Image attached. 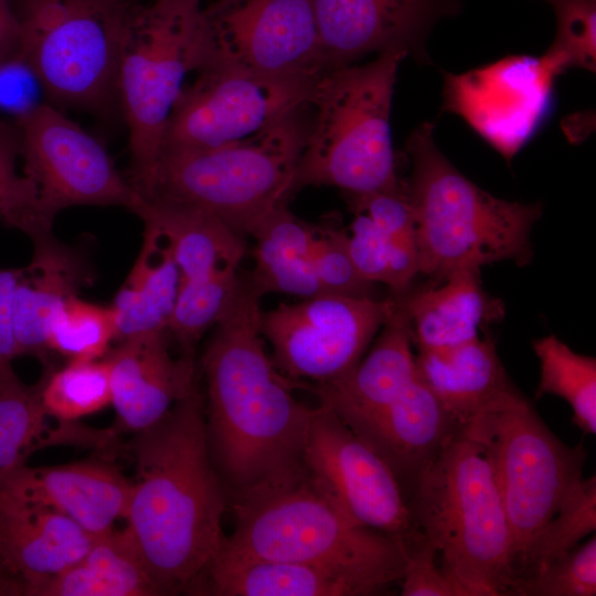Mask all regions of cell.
<instances>
[{"instance_id":"cell-1","label":"cell","mask_w":596,"mask_h":596,"mask_svg":"<svg viewBox=\"0 0 596 596\" xmlns=\"http://www.w3.org/2000/svg\"><path fill=\"white\" fill-rule=\"evenodd\" d=\"M259 297L241 280L202 356L211 456L232 497L291 478L317 406L276 368L260 331Z\"/></svg>"},{"instance_id":"cell-2","label":"cell","mask_w":596,"mask_h":596,"mask_svg":"<svg viewBox=\"0 0 596 596\" xmlns=\"http://www.w3.org/2000/svg\"><path fill=\"white\" fill-rule=\"evenodd\" d=\"M136 434L126 529L158 595L185 592L225 539L227 503L198 386Z\"/></svg>"},{"instance_id":"cell-3","label":"cell","mask_w":596,"mask_h":596,"mask_svg":"<svg viewBox=\"0 0 596 596\" xmlns=\"http://www.w3.org/2000/svg\"><path fill=\"white\" fill-rule=\"evenodd\" d=\"M234 529L221 549L254 557L317 564L355 582L365 596L398 585L404 541L354 523L306 469L232 497Z\"/></svg>"},{"instance_id":"cell-4","label":"cell","mask_w":596,"mask_h":596,"mask_svg":"<svg viewBox=\"0 0 596 596\" xmlns=\"http://www.w3.org/2000/svg\"><path fill=\"white\" fill-rule=\"evenodd\" d=\"M425 121L408 136L411 173L403 181L416 225L419 274L438 283L460 269L531 262V232L541 203L497 198L458 171L438 149Z\"/></svg>"},{"instance_id":"cell-5","label":"cell","mask_w":596,"mask_h":596,"mask_svg":"<svg viewBox=\"0 0 596 596\" xmlns=\"http://www.w3.org/2000/svg\"><path fill=\"white\" fill-rule=\"evenodd\" d=\"M407 505L458 596H508V518L486 449L464 426L448 436Z\"/></svg>"},{"instance_id":"cell-6","label":"cell","mask_w":596,"mask_h":596,"mask_svg":"<svg viewBox=\"0 0 596 596\" xmlns=\"http://www.w3.org/2000/svg\"><path fill=\"white\" fill-rule=\"evenodd\" d=\"M406 56V51L389 50L318 77L294 193L305 187H334L347 194L401 187L390 120L397 71Z\"/></svg>"},{"instance_id":"cell-7","label":"cell","mask_w":596,"mask_h":596,"mask_svg":"<svg viewBox=\"0 0 596 596\" xmlns=\"http://www.w3.org/2000/svg\"><path fill=\"white\" fill-rule=\"evenodd\" d=\"M304 110L240 142L162 150L131 185L145 200L191 206L251 235L294 193L308 124Z\"/></svg>"},{"instance_id":"cell-8","label":"cell","mask_w":596,"mask_h":596,"mask_svg":"<svg viewBox=\"0 0 596 596\" xmlns=\"http://www.w3.org/2000/svg\"><path fill=\"white\" fill-rule=\"evenodd\" d=\"M201 8V0H150L130 14L116 74L129 131L130 184L156 162L184 79L202 66Z\"/></svg>"},{"instance_id":"cell-9","label":"cell","mask_w":596,"mask_h":596,"mask_svg":"<svg viewBox=\"0 0 596 596\" xmlns=\"http://www.w3.org/2000/svg\"><path fill=\"white\" fill-rule=\"evenodd\" d=\"M461 426L491 464L512 535L514 578L529 543L583 479L584 446L557 438L514 385Z\"/></svg>"},{"instance_id":"cell-10","label":"cell","mask_w":596,"mask_h":596,"mask_svg":"<svg viewBox=\"0 0 596 596\" xmlns=\"http://www.w3.org/2000/svg\"><path fill=\"white\" fill-rule=\"evenodd\" d=\"M135 0H19L17 57L53 105L102 108L116 96L120 46Z\"/></svg>"},{"instance_id":"cell-11","label":"cell","mask_w":596,"mask_h":596,"mask_svg":"<svg viewBox=\"0 0 596 596\" xmlns=\"http://www.w3.org/2000/svg\"><path fill=\"white\" fill-rule=\"evenodd\" d=\"M395 307V299L319 294L280 302L260 316V331L289 380L321 385L347 376Z\"/></svg>"},{"instance_id":"cell-12","label":"cell","mask_w":596,"mask_h":596,"mask_svg":"<svg viewBox=\"0 0 596 596\" xmlns=\"http://www.w3.org/2000/svg\"><path fill=\"white\" fill-rule=\"evenodd\" d=\"M201 15L200 70L279 78L327 71L312 0H214Z\"/></svg>"},{"instance_id":"cell-13","label":"cell","mask_w":596,"mask_h":596,"mask_svg":"<svg viewBox=\"0 0 596 596\" xmlns=\"http://www.w3.org/2000/svg\"><path fill=\"white\" fill-rule=\"evenodd\" d=\"M195 73L171 113L161 151L253 138L306 109L319 77H264L210 67Z\"/></svg>"},{"instance_id":"cell-14","label":"cell","mask_w":596,"mask_h":596,"mask_svg":"<svg viewBox=\"0 0 596 596\" xmlns=\"http://www.w3.org/2000/svg\"><path fill=\"white\" fill-rule=\"evenodd\" d=\"M23 174L51 222L76 205L124 206L141 198L116 169L105 147L53 104H38L17 117Z\"/></svg>"},{"instance_id":"cell-15","label":"cell","mask_w":596,"mask_h":596,"mask_svg":"<svg viewBox=\"0 0 596 596\" xmlns=\"http://www.w3.org/2000/svg\"><path fill=\"white\" fill-rule=\"evenodd\" d=\"M302 462L313 482L354 523L401 540L416 531L392 470L320 403L308 428Z\"/></svg>"},{"instance_id":"cell-16","label":"cell","mask_w":596,"mask_h":596,"mask_svg":"<svg viewBox=\"0 0 596 596\" xmlns=\"http://www.w3.org/2000/svg\"><path fill=\"white\" fill-rule=\"evenodd\" d=\"M558 75L544 55H510L445 73L443 109L464 119L510 163L545 119Z\"/></svg>"},{"instance_id":"cell-17","label":"cell","mask_w":596,"mask_h":596,"mask_svg":"<svg viewBox=\"0 0 596 596\" xmlns=\"http://www.w3.org/2000/svg\"><path fill=\"white\" fill-rule=\"evenodd\" d=\"M327 70L360 57L403 50L429 63L433 26L459 12V0H312Z\"/></svg>"},{"instance_id":"cell-18","label":"cell","mask_w":596,"mask_h":596,"mask_svg":"<svg viewBox=\"0 0 596 596\" xmlns=\"http://www.w3.org/2000/svg\"><path fill=\"white\" fill-rule=\"evenodd\" d=\"M168 331L129 338L105 355L117 426L138 433L198 385L193 353L173 354Z\"/></svg>"},{"instance_id":"cell-19","label":"cell","mask_w":596,"mask_h":596,"mask_svg":"<svg viewBox=\"0 0 596 596\" xmlns=\"http://www.w3.org/2000/svg\"><path fill=\"white\" fill-rule=\"evenodd\" d=\"M131 481L115 467L81 461L54 467L21 466L0 479V493L62 513L94 536L125 519Z\"/></svg>"},{"instance_id":"cell-20","label":"cell","mask_w":596,"mask_h":596,"mask_svg":"<svg viewBox=\"0 0 596 596\" xmlns=\"http://www.w3.org/2000/svg\"><path fill=\"white\" fill-rule=\"evenodd\" d=\"M458 425L417 372L393 403L348 426L385 461L407 502Z\"/></svg>"},{"instance_id":"cell-21","label":"cell","mask_w":596,"mask_h":596,"mask_svg":"<svg viewBox=\"0 0 596 596\" xmlns=\"http://www.w3.org/2000/svg\"><path fill=\"white\" fill-rule=\"evenodd\" d=\"M95 536L50 508L0 493V570L19 595L34 589L77 562Z\"/></svg>"},{"instance_id":"cell-22","label":"cell","mask_w":596,"mask_h":596,"mask_svg":"<svg viewBox=\"0 0 596 596\" xmlns=\"http://www.w3.org/2000/svg\"><path fill=\"white\" fill-rule=\"evenodd\" d=\"M379 332L370 351L347 376L328 384L305 386L347 425L382 411L417 376L412 331L400 298L395 299V307Z\"/></svg>"},{"instance_id":"cell-23","label":"cell","mask_w":596,"mask_h":596,"mask_svg":"<svg viewBox=\"0 0 596 596\" xmlns=\"http://www.w3.org/2000/svg\"><path fill=\"white\" fill-rule=\"evenodd\" d=\"M400 296L417 353H440L473 341L504 313L502 302L483 289L480 269H460Z\"/></svg>"},{"instance_id":"cell-24","label":"cell","mask_w":596,"mask_h":596,"mask_svg":"<svg viewBox=\"0 0 596 596\" xmlns=\"http://www.w3.org/2000/svg\"><path fill=\"white\" fill-rule=\"evenodd\" d=\"M32 242V258L19 269L14 289L13 331L19 355L35 356L49 365V323L92 278L82 256L52 233Z\"/></svg>"},{"instance_id":"cell-25","label":"cell","mask_w":596,"mask_h":596,"mask_svg":"<svg viewBox=\"0 0 596 596\" xmlns=\"http://www.w3.org/2000/svg\"><path fill=\"white\" fill-rule=\"evenodd\" d=\"M187 592L215 596H365L338 571L219 549Z\"/></svg>"},{"instance_id":"cell-26","label":"cell","mask_w":596,"mask_h":596,"mask_svg":"<svg viewBox=\"0 0 596 596\" xmlns=\"http://www.w3.org/2000/svg\"><path fill=\"white\" fill-rule=\"evenodd\" d=\"M143 223L139 254L110 307L116 341L168 331L180 273L170 241L156 225Z\"/></svg>"},{"instance_id":"cell-27","label":"cell","mask_w":596,"mask_h":596,"mask_svg":"<svg viewBox=\"0 0 596 596\" xmlns=\"http://www.w3.org/2000/svg\"><path fill=\"white\" fill-rule=\"evenodd\" d=\"M416 365L419 376L459 425L513 386L489 336L440 353H417Z\"/></svg>"},{"instance_id":"cell-28","label":"cell","mask_w":596,"mask_h":596,"mask_svg":"<svg viewBox=\"0 0 596 596\" xmlns=\"http://www.w3.org/2000/svg\"><path fill=\"white\" fill-rule=\"evenodd\" d=\"M134 213L166 234L179 268L180 281L237 270L245 255L244 236L203 211L141 198Z\"/></svg>"},{"instance_id":"cell-29","label":"cell","mask_w":596,"mask_h":596,"mask_svg":"<svg viewBox=\"0 0 596 596\" xmlns=\"http://www.w3.org/2000/svg\"><path fill=\"white\" fill-rule=\"evenodd\" d=\"M312 228L283 204L253 231L255 266L247 283L258 297L280 292L305 299L323 294L311 260Z\"/></svg>"},{"instance_id":"cell-30","label":"cell","mask_w":596,"mask_h":596,"mask_svg":"<svg viewBox=\"0 0 596 596\" xmlns=\"http://www.w3.org/2000/svg\"><path fill=\"white\" fill-rule=\"evenodd\" d=\"M158 595L127 529L95 536L73 565L36 587L32 596Z\"/></svg>"},{"instance_id":"cell-31","label":"cell","mask_w":596,"mask_h":596,"mask_svg":"<svg viewBox=\"0 0 596 596\" xmlns=\"http://www.w3.org/2000/svg\"><path fill=\"white\" fill-rule=\"evenodd\" d=\"M540 362L535 396L555 395L572 408V423L584 434H596V360L574 352L555 336L533 342Z\"/></svg>"},{"instance_id":"cell-32","label":"cell","mask_w":596,"mask_h":596,"mask_svg":"<svg viewBox=\"0 0 596 596\" xmlns=\"http://www.w3.org/2000/svg\"><path fill=\"white\" fill-rule=\"evenodd\" d=\"M595 530L596 478L592 476L579 481L556 514L529 543L517 565L511 586L562 558Z\"/></svg>"},{"instance_id":"cell-33","label":"cell","mask_w":596,"mask_h":596,"mask_svg":"<svg viewBox=\"0 0 596 596\" xmlns=\"http://www.w3.org/2000/svg\"><path fill=\"white\" fill-rule=\"evenodd\" d=\"M347 230L350 257L359 274L371 284H383L403 295L419 274L416 246L402 243L377 227L362 212L353 211Z\"/></svg>"},{"instance_id":"cell-34","label":"cell","mask_w":596,"mask_h":596,"mask_svg":"<svg viewBox=\"0 0 596 596\" xmlns=\"http://www.w3.org/2000/svg\"><path fill=\"white\" fill-rule=\"evenodd\" d=\"M40 382L46 414L62 423L99 412L111 402L109 364L105 356L68 361L58 370H46Z\"/></svg>"},{"instance_id":"cell-35","label":"cell","mask_w":596,"mask_h":596,"mask_svg":"<svg viewBox=\"0 0 596 596\" xmlns=\"http://www.w3.org/2000/svg\"><path fill=\"white\" fill-rule=\"evenodd\" d=\"M116 341V322L110 306L82 299H67L52 317L46 334L47 348L68 361L104 358Z\"/></svg>"},{"instance_id":"cell-36","label":"cell","mask_w":596,"mask_h":596,"mask_svg":"<svg viewBox=\"0 0 596 596\" xmlns=\"http://www.w3.org/2000/svg\"><path fill=\"white\" fill-rule=\"evenodd\" d=\"M40 391V381L32 386L20 380L0 386V479L24 465L47 430Z\"/></svg>"},{"instance_id":"cell-37","label":"cell","mask_w":596,"mask_h":596,"mask_svg":"<svg viewBox=\"0 0 596 596\" xmlns=\"http://www.w3.org/2000/svg\"><path fill=\"white\" fill-rule=\"evenodd\" d=\"M21 140L17 124L0 121V221L25 233L32 241L52 233L35 190L18 171Z\"/></svg>"},{"instance_id":"cell-38","label":"cell","mask_w":596,"mask_h":596,"mask_svg":"<svg viewBox=\"0 0 596 596\" xmlns=\"http://www.w3.org/2000/svg\"><path fill=\"white\" fill-rule=\"evenodd\" d=\"M556 18L553 43L543 54L561 75L578 67L596 68V0H543Z\"/></svg>"},{"instance_id":"cell-39","label":"cell","mask_w":596,"mask_h":596,"mask_svg":"<svg viewBox=\"0 0 596 596\" xmlns=\"http://www.w3.org/2000/svg\"><path fill=\"white\" fill-rule=\"evenodd\" d=\"M596 536L535 575L514 583L509 596H595Z\"/></svg>"},{"instance_id":"cell-40","label":"cell","mask_w":596,"mask_h":596,"mask_svg":"<svg viewBox=\"0 0 596 596\" xmlns=\"http://www.w3.org/2000/svg\"><path fill=\"white\" fill-rule=\"evenodd\" d=\"M311 260L324 294L373 296V284L356 270L347 245V230L312 224Z\"/></svg>"},{"instance_id":"cell-41","label":"cell","mask_w":596,"mask_h":596,"mask_svg":"<svg viewBox=\"0 0 596 596\" xmlns=\"http://www.w3.org/2000/svg\"><path fill=\"white\" fill-rule=\"evenodd\" d=\"M406 566L398 584L402 596H458L444 573L436 550L423 533L416 531L403 540Z\"/></svg>"},{"instance_id":"cell-42","label":"cell","mask_w":596,"mask_h":596,"mask_svg":"<svg viewBox=\"0 0 596 596\" xmlns=\"http://www.w3.org/2000/svg\"><path fill=\"white\" fill-rule=\"evenodd\" d=\"M19 269L0 267V386L19 380L12 366L19 355L13 331V297Z\"/></svg>"},{"instance_id":"cell-43","label":"cell","mask_w":596,"mask_h":596,"mask_svg":"<svg viewBox=\"0 0 596 596\" xmlns=\"http://www.w3.org/2000/svg\"><path fill=\"white\" fill-rule=\"evenodd\" d=\"M33 82H38L30 68L18 57L0 63V107L14 111L17 117L31 109Z\"/></svg>"},{"instance_id":"cell-44","label":"cell","mask_w":596,"mask_h":596,"mask_svg":"<svg viewBox=\"0 0 596 596\" xmlns=\"http://www.w3.org/2000/svg\"><path fill=\"white\" fill-rule=\"evenodd\" d=\"M20 25L10 0H0V62L18 55Z\"/></svg>"},{"instance_id":"cell-45","label":"cell","mask_w":596,"mask_h":596,"mask_svg":"<svg viewBox=\"0 0 596 596\" xmlns=\"http://www.w3.org/2000/svg\"><path fill=\"white\" fill-rule=\"evenodd\" d=\"M0 595H18V590L13 582L8 578L0 570Z\"/></svg>"},{"instance_id":"cell-46","label":"cell","mask_w":596,"mask_h":596,"mask_svg":"<svg viewBox=\"0 0 596 596\" xmlns=\"http://www.w3.org/2000/svg\"><path fill=\"white\" fill-rule=\"evenodd\" d=\"M1 63V62H0Z\"/></svg>"}]
</instances>
